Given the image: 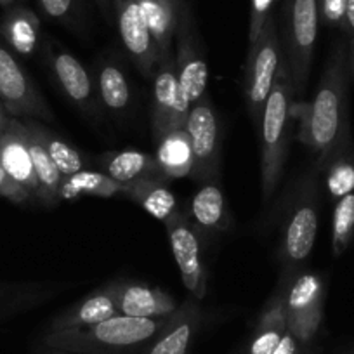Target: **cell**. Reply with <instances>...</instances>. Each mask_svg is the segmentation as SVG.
<instances>
[{"label":"cell","mask_w":354,"mask_h":354,"mask_svg":"<svg viewBox=\"0 0 354 354\" xmlns=\"http://www.w3.org/2000/svg\"><path fill=\"white\" fill-rule=\"evenodd\" d=\"M349 71V50L339 42L326 61L315 97L295 106L299 139L316 156V170L322 169L340 138L351 131Z\"/></svg>","instance_id":"1"},{"label":"cell","mask_w":354,"mask_h":354,"mask_svg":"<svg viewBox=\"0 0 354 354\" xmlns=\"http://www.w3.org/2000/svg\"><path fill=\"white\" fill-rule=\"evenodd\" d=\"M167 319L117 315L87 328L47 332L44 344L73 354H127L151 344Z\"/></svg>","instance_id":"2"},{"label":"cell","mask_w":354,"mask_h":354,"mask_svg":"<svg viewBox=\"0 0 354 354\" xmlns=\"http://www.w3.org/2000/svg\"><path fill=\"white\" fill-rule=\"evenodd\" d=\"M295 93L290 80L283 75L274 84L264 104L261 118V186L264 203H270L280 185L285 160L290 151L294 125L297 120L294 103Z\"/></svg>","instance_id":"3"},{"label":"cell","mask_w":354,"mask_h":354,"mask_svg":"<svg viewBox=\"0 0 354 354\" xmlns=\"http://www.w3.org/2000/svg\"><path fill=\"white\" fill-rule=\"evenodd\" d=\"M319 28L318 0H281L280 30L283 73L295 96H302L311 75Z\"/></svg>","instance_id":"4"},{"label":"cell","mask_w":354,"mask_h":354,"mask_svg":"<svg viewBox=\"0 0 354 354\" xmlns=\"http://www.w3.org/2000/svg\"><path fill=\"white\" fill-rule=\"evenodd\" d=\"M318 174L315 167L302 176L288 205L278 252L281 264L280 281L285 283H290L299 266L309 257L318 236Z\"/></svg>","instance_id":"5"},{"label":"cell","mask_w":354,"mask_h":354,"mask_svg":"<svg viewBox=\"0 0 354 354\" xmlns=\"http://www.w3.org/2000/svg\"><path fill=\"white\" fill-rule=\"evenodd\" d=\"M280 75H283V53L278 18L273 15L266 21L257 40L248 46L245 59V103L254 125H261L264 104Z\"/></svg>","instance_id":"6"},{"label":"cell","mask_w":354,"mask_h":354,"mask_svg":"<svg viewBox=\"0 0 354 354\" xmlns=\"http://www.w3.org/2000/svg\"><path fill=\"white\" fill-rule=\"evenodd\" d=\"M174 39H176L174 61H176L177 80L193 106L207 93L209 66L203 57L192 8L186 0L177 2V25Z\"/></svg>","instance_id":"7"},{"label":"cell","mask_w":354,"mask_h":354,"mask_svg":"<svg viewBox=\"0 0 354 354\" xmlns=\"http://www.w3.org/2000/svg\"><path fill=\"white\" fill-rule=\"evenodd\" d=\"M42 50L50 73L64 97L85 117L96 120L100 117L101 104L100 96H97L96 78L70 50L61 47L49 37L44 40Z\"/></svg>","instance_id":"8"},{"label":"cell","mask_w":354,"mask_h":354,"mask_svg":"<svg viewBox=\"0 0 354 354\" xmlns=\"http://www.w3.org/2000/svg\"><path fill=\"white\" fill-rule=\"evenodd\" d=\"M0 100L15 118L53 122L54 113L37 85L18 63L15 53L0 39Z\"/></svg>","instance_id":"9"},{"label":"cell","mask_w":354,"mask_h":354,"mask_svg":"<svg viewBox=\"0 0 354 354\" xmlns=\"http://www.w3.org/2000/svg\"><path fill=\"white\" fill-rule=\"evenodd\" d=\"M189 111L192 103L177 80L174 54L162 57L153 77V103L149 113L153 141H160L167 132L186 127Z\"/></svg>","instance_id":"10"},{"label":"cell","mask_w":354,"mask_h":354,"mask_svg":"<svg viewBox=\"0 0 354 354\" xmlns=\"http://www.w3.org/2000/svg\"><path fill=\"white\" fill-rule=\"evenodd\" d=\"M325 306V285L319 274L301 273L292 278L285 294L288 332L299 346L309 344L318 333Z\"/></svg>","instance_id":"11"},{"label":"cell","mask_w":354,"mask_h":354,"mask_svg":"<svg viewBox=\"0 0 354 354\" xmlns=\"http://www.w3.org/2000/svg\"><path fill=\"white\" fill-rule=\"evenodd\" d=\"M163 224L183 283L193 297L202 301L207 295V268L202 259V234L198 227L179 210Z\"/></svg>","instance_id":"12"},{"label":"cell","mask_w":354,"mask_h":354,"mask_svg":"<svg viewBox=\"0 0 354 354\" xmlns=\"http://www.w3.org/2000/svg\"><path fill=\"white\" fill-rule=\"evenodd\" d=\"M186 131L193 149L192 177L200 183L216 181L219 176V124L207 96L192 106Z\"/></svg>","instance_id":"13"},{"label":"cell","mask_w":354,"mask_h":354,"mask_svg":"<svg viewBox=\"0 0 354 354\" xmlns=\"http://www.w3.org/2000/svg\"><path fill=\"white\" fill-rule=\"evenodd\" d=\"M113 21L129 57L145 78L155 77L162 54L134 0H111Z\"/></svg>","instance_id":"14"},{"label":"cell","mask_w":354,"mask_h":354,"mask_svg":"<svg viewBox=\"0 0 354 354\" xmlns=\"http://www.w3.org/2000/svg\"><path fill=\"white\" fill-rule=\"evenodd\" d=\"M117 285L118 281H110L104 287L91 292L82 301L59 313L50 322L47 332H63V330L87 328L96 323L110 319L120 315L117 308Z\"/></svg>","instance_id":"15"},{"label":"cell","mask_w":354,"mask_h":354,"mask_svg":"<svg viewBox=\"0 0 354 354\" xmlns=\"http://www.w3.org/2000/svg\"><path fill=\"white\" fill-rule=\"evenodd\" d=\"M118 313L132 318H169L179 304L169 292L151 287L141 281H118L117 285Z\"/></svg>","instance_id":"16"},{"label":"cell","mask_w":354,"mask_h":354,"mask_svg":"<svg viewBox=\"0 0 354 354\" xmlns=\"http://www.w3.org/2000/svg\"><path fill=\"white\" fill-rule=\"evenodd\" d=\"M200 323L202 308L198 299L192 295L179 304L172 316H169L167 325L153 339L146 354H188Z\"/></svg>","instance_id":"17"},{"label":"cell","mask_w":354,"mask_h":354,"mask_svg":"<svg viewBox=\"0 0 354 354\" xmlns=\"http://www.w3.org/2000/svg\"><path fill=\"white\" fill-rule=\"evenodd\" d=\"M0 167L37 198L39 181L30 148L23 134L21 118L11 117L8 127L0 136Z\"/></svg>","instance_id":"18"},{"label":"cell","mask_w":354,"mask_h":354,"mask_svg":"<svg viewBox=\"0 0 354 354\" xmlns=\"http://www.w3.org/2000/svg\"><path fill=\"white\" fill-rule=\"evenodd\" d=\"M0 39L18 56L32 57L44 44L40 18L25 4L4 9L0 16Z\"/></svg>","instance_id":"19"},{"label":"cell","mask_w":354,"mask_h":354,"mask_svg":"<svg viewBox=\"0 0 354 354\" xmlns=\"http://www.w3.org/2000/svg\"><path fill=\"white\" fill-rule=\"evenodd\" d=\"M290 283L280 281L277 292L266 302L255 325L254 339L250 342V354H273L281 339L288 332L285 294Z\"/></svg>","instance_id":"20"},{"label":"cell","mask_w":354,"mask_h":354,"mask_svg":"<svg viewBox=\"0 0 354 354\" xmlns=\"http://www.w3.org/2000/svg\"><path fill=\"white\" fill-rule=\"evenodd\" d=\"M325 177L326 192L330 193L333 200H339L342 196L354 192V142L353 132L347 131L340 138L333 151L318 170Z\"/></svg>","instance_id":"21"},{"label":"cell","mask_w":354,"mask_h":354,"mask_svg":"<svg viewBox=\"0 0 354 354\" xmlns=\"http://www.w3.org/2000/svg\"><path fill=\"white\" fill-rule=\"evenodd\" d=\"M189 210H192L193 224L198 230L216 231V233L230 230L231 217L217 179L202 183L198 192L192 198Z\"/></svg>","instance_id":"22"},{"label":"cell","mask_w":354,"mask_h":354,"mask_svg":"<svg viewBox=\"0 0 354 354\" xmlns=\"http://www.w3.org/2000/svg\"><path fill=\"white\" fill-rule=\"evenodd\" d=\"M101 165H103V172L110 176L111 179L118 183L138 181V179H146V177H153V179H163L162 170H160L158 162L149 153L138 151V149H125V151L117 153H104L100 158Z\"/></svg>","instance_id":"23"},{"label":"cell","mask_w":354,"mask_h":354,"mask_svg":"<svg viewBox=\"0 0 354 354\" xmlns=\"http://www.w3.org/2000/svg\"><path fill=\"white\" fill-rule=\"evenodd\" d=\"M155 158L165 181L192 176L193 149L186 127L167 132L160 141H156Z\"/></svg>","instance_id":"24"},{"label":"cell","mask_w":354,"mask_h":354,"mask_svg":"<svg viewBox=\"0 0 354 354\" xmlns=\"http://www.w3.org/2000/svg\"><path fill=\"white\" fill-rule=\"evenodd\" d=\"M158 46L162 57L172 56L179 0H134Z\"/></svg>","instance_id":"25"},{"label":"cell","mask_w":354,"mask_h":354,"mask_svg":"<svg viewBox=\"0 0 354 354\" xmlns=\"http://www.w3.org/2000/svg\"><path fill=\"white\" fill-rule=\"evenodd\" d=\"M124 196L138 202L149 216L162 223L177 212L176 196L163 179L146 177V179L127 183Z\"/></svg>","instance_id":"26"},{"label":"cell","mask_w":354,"mask_h":354,"mask_svg":"<svg viewBox=\"0 0 354 354\" xmlns=\"http://www.w3.org/2000/svg\"><path fill=\"white\" fill-rule=\"evenodd\" d=\"M23 134H25L26 145L30 148V155H32L33 167H35L37 181H39V193H37V200L46 207H54L59 202V188H61V177L59 170H57L56 163L53 162L47 149L44 148L42 142L39 141L35 134L26 127V124L21 118Z\"/></svg>","instance_id":"27"},{"label":"cell","mask_w":354,"mask_h":354,"mask_svg":"<svg viewBox=\"0 0 354 354\" xmlns=\"http://www.w3.org/2000/svg\"><path fill=\"white\" fill-rule=\"evenodd\" d=\"M96 87L101 104L117 117L129 110L132 101L131 84L120 66L111 61H103L96 68Z\"/></svg>","instance_id":"28"},{"label":"cell","mask_w":354,"mask_h":354,"mask_svg":"<svg viewBox=\"0 0 354 354\" xmlns=\"http://www.w3.org/2000/svg\"><path fill=\"white\" fill-rule=\"evenodd\" d=\"M124 183H118L106 176L104 172H94V170H78L71 176L63 177L59 188V200H71L77 196H110L124 195Z\"/></svg>","instance_id":"29"},{"label":"cell","mask_w":354,"mask_h":354,"mask_svg":"<svg viewBox=\"0 0 354 354\" xmlns=\"http://www.w3.org/2000/svg\"><path fill=\"white\" fill-rule=\"evenodd\" d=\"M23 122H25L26 127L39 138V141L42 142L44 148L47 149V153L50 155L53 162L56 163L61 177H68L71 176V174L78 172V170H84L85 160L75 146H71L70 142L64 141V139L57 138L50 129H47L46 125L40 124V120H35V118H23Z\"/></svg>","instance_id":"30"},{"label":"cell","mask_w":354,"mask_h":354,"mask_svg":"<svg viewBox=\"0 0 354 354\" xmlns=\"http://www.w3.org/2000/svg\"><path fill=\"white\" fill-rule=\"evenodd\" d=\"M47 294L44 285L0 283V319L40 304Z\"/></svg>","instance_id":"31"},{"label":"cell","mask_w":354,"mask_h":354,"mask_svg":"<svg viewBox=\"0 0 354 354\" xmlns=\"http://www.w3.org/2000/svg\"><path fill=\"white\" fill-rule=\"evenodd\" d=\"M354 238V192L337 200L332 223V252L339 257Z\"/></svg>","instance_id":"32"},{"label":"cell","mask_w":354,"mask_h":354,"mask_svg":"<svg viewBox=\"0 0 354 354\" xmlns=\"http://www.w3.org/2000/svg\"><path fill=\"white\" fill-rule=\"evenodd\" d=\"M37 4L49 21L73 30L84 25L85 0H37Z\"/></svg>","instance_id":"33"},{"label":"cell","mask_w":354,"mask_h":354,"mask_svg":"<svg viewBox=\"0 0 354 354\" xmlns=\"http://www.w3.org/2000/svg\"><path fill=\"white\" fill-rule=\"evenodd\" d=\"M281 0H250V18H248V46L257 40L266 21L273 16Z\"/></svg>","instance_id":"34"},{"label":"cell","mask_w":354,"mask_h":354,"mask_svg":"<svg viewBox=\"0 0 354 354\" xmlns=\"http://www.w3.org/2000/svg\"><path fill=\"white\" fill-rule=\"evenodd\" d=\"M347 0H318L319 21L328 28H342Z\"/></svg>","instance_id":"35"},{"label":"cell","mask_w":354,"mask_h":354,"mask_svg":"<svg viewBox=\"0 0 354 354\" xmlns=\"http://www.w3.org/2000/svg\"><path fill=\"white\" fill-rule=\"evenodd\" d=\"M0 196L11 200L16 205H21V203H26L30 198H33L32 193L23 188L19 183H16L2 167H0Z\"/></svg>","instance_id":"36"},{"label":"cell","mask_w":354,"mask_h":354,"mask_svg":"<svg viewBox=\"0 0 354 354\" xmlns=\"http://www.w3.org/2000/svg\"><path fill=\"white\" fill-rule=\"evenodd\" d=\"M299 353V342L294 339V335H292L290 332H287L283 335V339H281L280 346L277 347V351H274L273 354H297Z\"/></svg>","instance_id":"37"},{"label":"cell","mask_w":354,"mask_h":354,"mask_svg":"<svg viewBox=\"0 0 354 354\" xmlns=\"http://www.w3.org/2000/svg\"><path fill=\"white\" fill-rule=\"evenodd\" d=\"M342 28L344 32L349 35V39H353L354 37V0H347L346 16H344Z\"/></svg>","instance_id":"38"},{"label":"cell","mask_w":354,"mask_h":354,"mask_svg":"<svg viewBox=\"0 0 354 354\" xmlns=\"http://www.w3.org/2000/svg\"><path fill=\"white\" fill-rule=\"evenodd\" d=\"M94 4H96V8L100 9V12L106 21H113V4H111V0H94Z\"/></svg>","instance_id":"39"},{"label":"cell","mask_w":354,"mask_h":354,"mask_svg":"<svg viewBox=\"0 0 354 354\" xmlns=\"http://www.w3.org/2000/svg\"><path fill=\"white\" fill-rule=\"evenodd\" d=\"M9 120H11V115L8 113V110L4 108V103H2V100H0V129H2V131L8 127Z\"/></svg>","instance_id":"40"},{"label":"cell","mask_w":354,"mask_h":354,"mask_svg":"<svg viewBox=\"0 0 354 354\" xmlns=\"http://www.w3.org/2000/svg\"><path fill=\"white\" fill-rule=\"evenodd\" d=\"M18 4H25V0H0V8L2 9H9Z\"/></svg>","instance_id":"41"},{"label":"cell","mask_w":354,"mask_h":354,"mask_svg":"<svg viewBox=\"0 0 354 354\" xmlns=\"http://www.w3.org/2000/svg\"><path fill=\"white\" fill-rule=\"evenodd\" d=\"M349 63H351V70L354 73V37L349 39Z\"/></svg>","instance_id":"42"},{"label":"cell","mask_w":354,"mask_h":354,"mask_svg":"<svg viewBox=\"0 0 354 354\" xmlns=\"http://www.w3.org/2000/svg\"><path fill=\"white\" fill-rule=\"evenodd\" d=\"M44 354H73V353H68V351H63V349H54V347H49V351Z\"/></svg>","instance_id":"43"},{"label":"cell","mask_w":354,"mask_h":354,"mask_svg":"<svg viewBox=\"0 0 354 354\" xmlns=\"http://www.w3.org/2000/svg\"><path fill=\"white\" fill-rule=\"evenodd\" d=\"M2 132H4V131H2V129H0V136H2Z\"/></svg>","instance_id":"44"},{"label":"cell","mask_w":354,"mask_h":354,"mask_svg":"<svg viewBox=\"0 0 354 354\" xmlns=\"http://www.w3.org/2000/svg\"><path fill=\"white\" fill-rule=\"evenodd\" d=\"M353 354H354V353H353Z\"/></svg>","instance_id":"45"}]
</instances>
